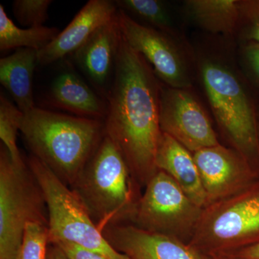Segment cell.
<instances>
[{
  "instance_id": "4fadbf2b",
  "label": "cell",
  "mask_w": 259,
  "mask_h": 259,
  "mask_svg": "<svg viewBox=\"0 0 259 259\" xmlns=\"http://www.w3.org/2000/svg\"><path fill=\"white\" fill-rule=\"evenodd\" d=\"M115 2L90 0L54 40L37 52L38 64L46 66L75 54L97 29L117 15Z\"/></svg>"
},
{
  "instance_id": "ffe728a7",
  "label": "cell",
  "mask_w": 259,
  "mask_h": 259,
  "mask_svg": "<svg viewBox=\"0 0 259 259\" xmlns=\"http://www.w3.org/2000/svg\"><path fill=\"white\" fill-rule=\"evenodd\" d=\"M24 114L3 95L0 96V139L3 146L9 151L12 160L16 163H23L17 145V135L20 131Z\"/></svg>"
},
{
  "instance_id": "e0dca14e",
  "label": "cell",
  "mask_w": 259,
  "mask_h": 259,
  "mask_svg": "<svg viewBox=\"0 0 259 259\" xmlns=\"http://www.w3.org/2000/svg\"><path fill=\"white\" fill-rule=\"evenodd\" d=\"M37 64V51L26 48L0 59V81L23 114L35 107L32 80Z\"/></svg>"
},
{
  "instance_id": "d6986e66",
  "label": "cell",
  "mask_w": 259,
  "mask_h": 259,
  "mask_svg": "<svg viewBox=\"0 0 259 259\" xmlns=\"http://www.w3.org/2000/svg\"><path fill=\"white\" fill-rule=\"evenodd\" d=\"M57 28L42 26L19 28L5 13L4 7L0 5V49L8 51L13 49L42 50L59 35Z\"/></svg>"
},
{
  "instance_id": "277c9868",
  "label": "cell",
  "mask_w": 259,
  "mask_h": 259,
  "mask_svg": "<svg viewBox=\"0 0 259 259\" xmlns=\"http://www.w3.org/2000/svg\"><path fill=\"white\" fill-rule=\"evenodd\" d=\"M44 194L50 244L69 242L108 259H129L115 249L98 229L76 193L33 155L27 160Z\"/></svg>"
},
{
  "instance_id": "484cf974",
  "label": "cell",
  "mask_w": 259,
  "mask_h": 259,
  "mask_svg": "<svg viewBox=\"0 0 259 259\" xmlns=\"http://www.w3.org/2000/svg\"><path fill=\"white\" fill-rule=\"evenodd\" d=\"M245 56L252 71L259 83V44L253 42L245 49Z\"/></svg>"
},
{
  "instance_id": "44dd1931",
  "label": "cell",
  "mask_w": 259,
  "mask_h": 259,
  "mask_svg": "<svg viewBox=\"0 0 259 259\" xmlns=\"http://www.w3.org/2000/svg\"><path fill=\"white\" fill-rule=\"evenodd\" d=\"M115 4L123 10L137 15L163 31H169L172 27L171 17L164 4L158 0H120Z\"/></svg>"
},
{
  "instance_id": "5b68a950",
  "label": "cell",
  "mask_w": 259,
  "mask_h": 259,
  "mask_svg": "<svg viewBox=\"0 0 259 259\" xmlns=\"http://www.w3.org/2000/svg\"><path fill=\"white\" fill-rule=\"evenodd\" d=\"M259 241V186L210 204L202 215L191 246L207 257L228 254Z\"/></svg>"
},
{
  "instance_id": "9a60e30c",
  "label": "cell",
  "mask_w": 259,
  "mask_h": 259,
  "mask_svg": "<svg viewBox=\"0 0 259 259\" xmlns=\"http://www.w3.org/2000/svg\"><path fill=\"white\" fill-rule=\"evenodd\" d=\"M156 165L158 170L175 181L192 202L201 208H205V194L193 153L163 132L158 142Z\"/></svg>"
},
{
  "instance_id": "7402d4cb",
  "label": "cell",
  "mask_w": 259,
  "mask_h": 259,
  "mask_svg": "<svg viewBox=\"0 0 259 259\" xmlns=\"http://www.w3.org/2000/svg\"><path fill=\"white\" fill-rule=\"evenodd\" d=\"M49 245L48 223H28L16 259H47Z\"/></svg>"
},
{
  "instance_id": "6da1fadb",
  "label": "cell",
  "mask_w": 259,
  "mask_h": 259,
  "mask_svg": "<svg viewBox=\"0 0 259 259\" xmlns=\"http://www.w3.org/2000/svg\"><path fill=\"white\" fill-rule=\"evenodd\" d=\"M145 61L121 34L104 122L105 134L122 153L135 179L146 186L158 171L162 131L159 90Z\"/></svg>"
},
{
  "instance_id": "4316f807",
  "label": "cell",
  "mask_w": 259,
  "mask_h": 259,
  "mask_svg": "<svg viewBox=\"0 0 259 259\" xmlns=\"http://www.w3.org/2000/svg\"><path fill=\"white\" fill-rule=\"evenodd\" d=\"M225 255H229L235 259H259V241L242 249Z\"/></svg>"
},
{
  "instance_id": "3957f363",
  "label": "cell",
  "mask_w": 259,
  "mask_h": 259,
  "mask_svg": "<svg viewBox=\"0 0 259 259\" xmlns=\"http://www.w3.org/2000/svg\"><path fill=\"white\" fill-rule=\"evenodd\" d=\"M125 158L106 134L71 187L100 231L134 221L141 195Z\"/></svg>"
},
{
  "instance_id": "7c38bea8",
  "label": "cell",
  "mask_w": 259,
  "mask_h": 259,
  "mask_svg": "<svg viewBox=\"0 0 259 259\" xmlns=\"http://www.w3.org/2000/svg\"><path fill=\"white\" fill-rule=\"evenodd\" d=\"M102 233L129 259H209L176 237L145 231L134 224L108 226Z\"/></svg>"
},
{
  "instance_id": "2e32d148",
  "label": "cell",
  "mask_w": 259,
  "mask_h": 259,
  "mask_svg": "<svg viewBox=\"0 0 259 259\" xmlns=\"http://www.w3.org/2000/svg\"><path fill=\"white\" fill-rule=\"evenodd\" d=\"M49 100L53 105L84 118L105 120L107 102L102 100L75 73L65 71L51 85Z\"/></svg>"
},
{
  "instance_id": "cb8c5ba5",
  "label": "cell",
  "mask_w": 259,
  "mask_h": 259,
  "mask_svg": "<svg viewBox=\"0 0 259 259\" xmlns=\"http://www.w3.org/2000/svg\"><path fill=\"white\" fill-rule=\"evenodd\" d=\"M241 18L245 21L247 37L259 44V0L239 2Z\"/></svg>"
},
{
  "instance_id": "603a6c76",
  "label": "cell",
  "mask_w": 259,
  "mask_h": 259,
  "mask_svg": "<svg viewBox=\"0 0 259 259\" xmlns=\"http://www.w3.org/2000/svg\"><path fill=\"white\" fill-rule=\"evenodd\" d=\"M51 0H15L13 11L18 23L29 28L42 26L48 19Z\"/></svg>"
},
{
  "instance_id": "52a82bcc",
  "label": "cell",
  "mask_w": 259,
  "mask_h": 259,
  "mask_svg": "<svg viewBox=\"0 0 259 259\" xmlns=\"http://www.w3.org/2000/svg\"><path fill=\"white\" fill-rule=\"evenodd\" d=\"M202 211L171 177L158 170L146 185L133 222L145 231L190 241Z\"/></svg>"
},
{
  "instance_id": "9c48e42d",
  "label": "cell",
  "mask_w": 259,
  "mask_h": 259,
  "mask_svg": "<svg viewBox=\"0 0 259 259\" xmlns=\"http://www.w3.org/2000/svg\"><path fill=\"white\" fill-rule=\"evenodd\" d=\"M160 127L192 153L220 144L202 109L182 89L160 93Z\"/></svg>"
},
{
  "instance_id": "ac0fdd59",
  "label": "cell",
  "mask_w": 259,
  "mask_h": 259,
  "mask_svg": "<svg viewBox=\"0 0 259 259\" xmlns=\"http://www.w3.org/2000/svg\"><path fill=\"white\" fill-rule=\"evenodd\" d=\"M239 2L236 0H189V16L199 26L211 32H231L240 20Z\"/></svg>"
},
{
  "instance_id": "8fae6325",
  "label": "cell",
  "mask_w": 259,
  "mask_h": 259,
  "mask_svg": "<svg viewBox=\"0 0 259 259\" xmlns=\"http://www.w3.org/2000/svg\"><path fill=\"white\" fill-rule=\"evenodd\" d=\"M117 18L127 45L152 65L163 81L172 88L184 90L190 86L180 55L163 34L138 23L123 10H118Z\"/></svg>"
},
{
  "instance_id": "ba28073f",
  "label": "cell",
  "mask_w": 259,
  "mask_h": 259,
  "mask_svg": "<svg viewBox=\"0 0 259 259\" xmlns=\"http://www.w3.org/2000/svg\"><path fill=\"white\" fill-rule=\"evenodd\" d=\"M202 79L216 120L245 158L258 147L254 113L241 83L231 71L218 64L205 63Z\"/></svg>"
},
{
  "instance_id": "8992f818",
  "label": "cell",
  "mask_w": 259,
  "mask_h": 259,
  "mask_svg": "<svg viewBox=\"0 0 259 259\" xmlns=\"http://www.w3.org/2000/svg\"><path fill=\"white\" fill-rule=\"evenodd\" d=\"M30 222L48 223L47 204L28 163L0 151V259H16Z\"/></svg>"
},
{
  "instance_id": "f1b7e54d",
  "label": "cell",
  "mask_w": 259,
  "mask_h": 259,
  "mask_svg": "<svg viewBox=\"0 0 259 259\" xmlns=\"http://www.w3.org/2000/svg\"><path fill=\"white\" fill-rule=\"evenodd\" d=\"M209 259H235L227 255H217V256L208 257Z\"/></svg>"
},
{
  "instance_id": "7a4b0ae2",
  "label": "cell",
  "mask_w": 259,
  "mask_h": 259,
  "mask_svg": "<svg viewBox=\"0 0 259 259\" xmlns=\"http://www.w3.org/2000/svg\"><path fill=\"white\" fill-rule=\"evenodd\" d=\"M20 131L32 155L71 188L105 134V122L35 107Z\"/></svg>"
},
{
  "instance_id": "83f0119b",
  "label": "cell",
  "mask_w": 259,
  "mask_h": 259,
  "mask_svg": "<svg viewBox=\"0 0 259 259\" xmlns=\"http://www.w3.org/2000/svg\"><path fill=\"white\" fill-rule=\"evenodd\" d=\"M50 245L48 251L47 259H69L57 245Z\"/></svg>"
},
{
  "instance_id": "d4e9b609",
  "label": "cell",
  "mask_w": 259,
  "mask_h": 259,
  "mask_svg": "<svg viewBox=\"0 0 259 259\" xmlns=\"http://www.w3.org/2000/svg\"><path fill=\"white\" fill-rule=\"evenodd\" d=\"M54 245H57L69 259H108L101 253L69 242H57Z\"/></svg>"
},
{
  "instance_id": "5bb4252c",
  "label": "cell",
  "mask_w": 259,
  "mask_h": 259,
  "mask_svg": "<svg viewBox=\"0 0 259 259\" xmlns=\"http://www.w3.org/2000/svg\"><path fill=\"white\" fill-rule=\"evenodd\" d=\"M120 38L116 15L112 20L97 29L74 54L76 62L90 82L106 98L110 88V79L115 71Z\"/></svg>"
},
{
  "instance_id": "30bf717a",
  "label": "cell",
  "mask_w": 259,
  "mask_h": 259,
  "mask_svg": "<svg viewBox=\"0 0 259 259\" xmlns=\"http://www.w3.org/2000/svg\"><path fill=\"white\" fill-rule=\"evenodd\" d=\"M208 207L240 193L254 185V175L246 158L239 151L221 145L193 153Z\"/></svg>"
}]
</instances>
